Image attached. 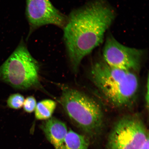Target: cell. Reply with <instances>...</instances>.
<instances>
[{
	"label": "cell",
	"instance_id": "cell-4",
	"mask_svg": "<svg viewBox=\"0 0 149 149\" xmlns=\"http://www.w3.org/2000/svg\"><path fill=\"white\" fill-rule=\"evenodd\" d=\"M40 65L23 41L0 66V81L20 90L40 87Z\"/></svg>",
	"mask_w": 149,
	"mask_h": 149
},
{
	"label": "cell",
	"instance_id": "cell-1",
	"mask_svg": "<svg viewBox=\"0 0 149 149\" xmlns=\"http://www.w3.org/2000/svg\"><path fill=\"white\" fill-rule=\"evenodd\" d=\"M116 13L107 0H92L72 10L63 28L67 53L77 72L83 59L103 42Z\"/></svg>",
	"mask_w": 149,
	"mask_h": 149
},
{
	"label": "cell",
	"instance_id": "cell-5",
	"mask_svg": "<svg viewBox=\"0 0 149 149\" xmlns=\"http://www.w3.org/2000/svg\"><path fill=\"white\" fill-rule=\"evenodd\" d=\"M148 139V131L141 117L126 115L113 126L108 137L107 149H139Z\"/></svg>",
	"mask_w": 149,
	"mask_h": 149
},
{
	"label": "cell",
	"instance_id": "cell-12",
	"mask_svg": "<svg viewBox=\"0 0 149 149\" xmlns=\"http://www.w3.org/2000/svg\"><path fill=\"white\" fill-rule=\"evenodd\" d=\"M36 99L33 96L28 97L24 100L23 108L26 112L31 113L34 111L37 105Z\"/></svg>",
	"mask_w": 149,
	"mask_h": 149
},
{
	"label": "cell",
	"instance_id": "cell-9",
	"mask_svg": "<svg viewBox=\"0 0 149 149\" xmlns=\"http://www.w3.org/2000/svg\"><path fill=\"white\" fill-rule=\"evenodd\" d=\"M88 138L70 130L68 132L63 142L55 149H88Z\"/></svg>",
	"mask_w": 149,
	"mask_h": 149
},
{
	"label": "cell",
	"instance_id": "cell-10",
	"mask_svg": "<svg viewBox=\"0 0 149 149\" xmlns=\"http://www.w3.org/2000/svg\"><path fill=\"white\" fill-rule=\"evenodd\" d=\"M56 105L55 102L49 99L42 100L38 102L34 111L35 118L40 120H46L51 118Z\"/></svg>",
	"mask_w": 149,
	"mask_h": 149
},
{
	"label": "cell",
	"instance_id": "cell-8",
	"mask_svg": "<svg viewBox=\"0 0 149 149\" xmlns=\"http://www.w3.org/2000/svg\"><path fill=\"white\" fill-rule=\"evenodd\" d=\"M40 127L47 139L55 148L63 142L68 132L66 124L54 117L43 122Z\"/></svg>",
	"mask_w": 149,
	"mask_h": 149
},
{
	"label": "cell",
	"instance_id": "cell-3",
	"mask_svg": "<svg viewBox=\"0 0 149 149\" xmlns=\"http://www.w3.org/2000/svg\"><path fill=\"white\" fill-rule=\"evenodd\" d=\"M62 88L59 102L69 118L89 137H98L105 125L101 106L81 91L67 86Z\"/></svg>",
	"mask_w": 149,
	"mask_h": 149
},
{
	"label": "cell",
	"instance_id": "cell-11",
	"mask_svg": "<svg viewBox=\"0 0 149 149\" xmlns=\"http://www.w3.org/2000/svg\"><path fill=\"white\" fill-rule=\"evenodd\" d=\"M25 98L19 93H15L9 96L7 100V107L10 109H18L23 107Z\"/></svg>",
	"mask_w": 149,
	"mask_h": 149
},
{
	"label": "cell",
	"instance_id": "cell-14",
	"mask_svg": "<svg viewBox=\"0 0 149 149\" xmlns=\"http://www.w3.org/2000/svg\"><path fill=\"white\" fill-rule=\"evenodd\" d=\"M139 149H149V139L146 140Z\"/></svg>",
	"mask_w": 149,
	"mask_h": 149
},
{
	"label": "cell",
	"instance_id": "cell-2",
	"mask_svg": "<svg viewBox=\"0 0 149 149\" xmlns=\"http://www.w3.org/2000/svg\"><path fill=\"white\" fill-rule=\"evenodd\" d=\"M89 77L100 95L111 107L127 109L135 104L139 89L135 72L113 68L102 59L92 64Z\"/></svg>",
	"mask_w": 149,
	"mask_h": 149
},
{
	"label": "cell",
	"instance_id": "cell-7",
	"mask_svg": "<svg viewBox=\"0 0 149 149\" xmlns=\"http://www.w3.org/2000/svg\"><path fill=\"white\" fill-rule=\"evenodd\" d=\"M26 15L29 34L37 28L52 24L63 29L68 16L55 8L49 0H26Z\"/></svg>",
	"mask_w": 149,
	"mask_h": 149
},
{
	"label": "cell",
	"instance_id": "cell-13",
	"mask_svg": "<svg viewBox=\"0 0 149 149\" xmlns=\"http://www.w3.org/2000/svg\"><path fill=\"white\" fill-rule=\"evenodd\" d=\"M145 102L146 104V108L148 110L149 107V76H148L147 79L146 93L145 94Z\"/></svg>",
	"mask_w": 149,
	"mask_h": 149
},
{
	"label": "cell",
	"instance_id": "cell-6",
	"mask_svg": "<svg viewBox=\"0 0 149 149\" xmlns=\"http://www.w3.org/2000/svg\"><path fill=\"white\" fill-rule=\"evenodd\" d=\"M145 54L144 49L123 45L109 34L102 49V57L104 61L113 68L136 73L141 69Z\"/></svg>",
	"mask_w": 149,
	"mask_h": 149
}]
</instances>
